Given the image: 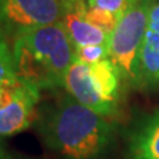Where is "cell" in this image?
Instances as JSON below:
<instances>
[{
    "instance_id": "cell-2",
    "label": "cell",
    "mask_w": 159,
    "mask_h": 159,
    "mask_svg": "<svg viewBox=\"0 0 159 159\" xmlns=\"http://www.w3.org/2000/svg\"><path fill=\"white\" fill-rule=\"evenodd\" d=\"M12 52L19 80L40 92L65 86L74 48L61 20L15 39Z\"/></svg>"
},
{
    "instance_id": "cell-10",
    "label": "cell",
    "mask_w": 159,
    "mask_h": 159,
    "mask_svg": "<svg viewBox=\"0 0 159 159\" xmlns=\"http://www.w3.org/2000/svg\"><path fill=\"white\" fill-rule=\"evenodd\" d=\"M15 80H17V76L15 72L13 52L7 39L0 34V86L13 82Z\"/></svg>"
},
{
    "instance_id": "cell-14",
    "label": "cell",
    "mask_w": 159,
    "mask_h": 159,
    "mask_svg": "<svg viewBox=\"0 0 159 159\" xmlns=\"http://www.w3.org/2000/svg\"><path fill=\"white\" fill-rule=\"evenodd\" d=\"M0 159H13V158H12V157H9L8 154L4 151L2 147H0Z\"/></svg>"
},
{
    "instance_id": "cell-7",
    "label": "cell",
    "mask_w": 159,
    "mask_h": 159,
    "mask_svg": "<svg viewBox=\"0 0 159 159\" xmlns=\"http://www.w3.org/2000/svg\"><path fill=\"white\" fill-rule=\"evenodd\" d=\"M62 19L74 49L86 45H107L110 34L89 20L88 0H62Z\"/></svg>"
},
{
    "instance_id": "cell-11",
    "label": "cell",
    "mask_w": 159,
    "mask_h": 159,
    "mask_svg": "<svg viewBox=\"0 0 159 159\" xmlns=\"http://www.w3.org/2000/svg\"><path fill=\"white\" fill-rule=\"evenodd\" d=\"M74 56L88 64H94L109 58L107 45H86L74 49Z\"/></svg>"
},
{
    "instance_id": "cell-9",
    "label": "cell",
    "mask_w": 159,
    "mask_h": 159,
    "mask_svg": "<svg viewBox=\"0 0 159 159\" xmlns=\"http://www.w3.org/2000/svg\"><path fill=\"white\" fill-rule=\"evenodd\" d=\"M159 84V32L147 28L139 52L137 85L154 88Z\"/></svg>"
},
{
    "instance_id": "cell-6",
    "label": "cell",
    "mask_w": 159,
    "mask_h": 159,
    "mask_svg": "<svg viewBox=\"0 0 159 159\" xmlns=\"http://www.w3.org/2000/svg\"><path fill=\"white\" fill-rule=\"evenodd\" d=\"M40 90L21 80L0 86V137L21 133L36 114Z\"/></svg>"
},
{
    "instance_id": "cell-8",
    "label": "cell",
    "mask_w": 159,
    "mask_h": 159,
    "mask_svg": "<svg viewBox=\"0 0 159 159\" xmlns=\"http://www.w3.org/2000/svg\"><path fill=\"white\" fill-rule=\"evenodd\" d=\"M133 159H159V110L148 116L130 138Z\"/></svg>"
},
{
    "instance_id": "cell-12",
    "label": "cell",
    "mask_w": 159,
    "mask_h": 159,
    "mask_svg": "<svg viewBox=\"0 0 159 159\" xmlns=\"http://www.w3.org/2000/svg\"><path fill=\"white\" fill-rule=\"evenodd\" d=\"M135 2L137 0H88V4L90 8L107 11L121 17L126 12V9Z\"/></svg>"
},
{
    "instance_id": "cell-1",
    "label": "cell",
    "mask_w": 159,
    "mask_h": 159,
    "mask_svg": "<svg viewBox=\"0 0 159 159\" xmlns=\"http://www.w3.org/2000/svg\"><path fill=\"white\" fill-rule=\"evenodd\" d=\"M39 129L47 146L62 159H99L113 135L106 117L84 106L70 94L60 97L44 110Z\"/></svg>"
},
{
    "instance_id": "cell-4",
    "label": "cell",
    "mask_w": 159,
    "mask_h": 159,
    "mask_svg": "<svg viewBox=\"0 0 159 159\" xmlns=\"http://www.w3.org/2000/svg\"><path fill=\"white\" fill-rule=\"evenodd\" d=\"M152 0H137L122 15L109 37V58L121 78L137 85L138 61L142 43L148 28Z\"/></svg>"
},
{
    "instance_id": "cell-5",
    "label": "cell",
    "mask_w": 159,
    "mask_h": 159,
    "mask_svg": "<svg viewBox=\"0 0 159 159\" xmlns=\"http://www.w3.org/2000/svg\"><path fill=\"white\" fill-rule=\"evenodd\" d=\"M62 0H0V34L17 39L62 19Z\"/></svg>"
},
{
    "instance_id": "cell-13",
    "label": "cell",
    "mask_w": 159,
    "mask_h": 159,
    "mask_svg": "<svg viewBox=\"0 0 159 159\" xmlns=\"http://www.w3.org/2000/svg\"><path fill=\"white\" fill-rule=\"evenodd\" d=\"M148 29L159 32V3L152 4L148 15Z\"/></svg>"
},
{
    "instance_id": "cell-3",
    "label": "cell",
    "mask_w": 159,
    "mask_h": 159,
    "mask_svg": "<svg viewBox=\"0 0 159 159\" xmlns=\"http://www.w3.org/2000/svg\"><path fill=\"white\" fill-rule=\"evenodd\" d=\"M121 76L110 58L88 64L74 56L65 77L68 94L102 117L117 110Z\"/></svg>"
}]
</instances>
